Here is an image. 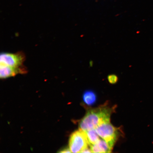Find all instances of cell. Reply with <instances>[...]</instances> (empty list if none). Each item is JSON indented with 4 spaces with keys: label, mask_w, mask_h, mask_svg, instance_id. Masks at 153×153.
I'll list each match as a JSON object with an SVG mask.
<instances>
[{
    "label": "cell",
    "mask_w": 153,
    "mask_h": 153,
    "mask_svg": "<svg viewBox=\"0 0 153 153\" xmlns=\"http://www.w3.org/2000/svg\"><path fill=\"white\" fill-rule=\"evenodd\" d=\"M114 108L104 105L89 110L79 122V129L85 131L95 129L103 123L110 122Z\"/></svg>",
    "instance_id": "1"
},
{
    "label": "cell",
    "mask_w": 153,
    "mask_h": 153,
    "mask_svg": "<svg viewBox=\"0 0 153 153\" xmlns=\"http://www.w3.org/2000/svg\"><path fill=\"white\" fill-rule=\"evenodd\" d=\"M99 136L108 143L112 149L119 136V129L109 122L103 123L95 129Z\"/></svg>",
    "instance_id": "2"
},
{
    "label": "cell",
    "mask_w": 153,
    "mask_h": 153,
    "mask_svg": "<svg viewBox=\"0 0 153 153\" xmlns=\"http://www.w3.org/2000/svg\"><path fill=\"white\" fill-rule=\"evenodd\" d=\"M89 145L85 131L81 129L74 131L71 135L69 148L72 153H79Z\"/></svg>",
    "instance_id": "3"
},
{
    "label": "cell",
    "mask_w": 153,
    "mask_h": 153,
    "mask_svg": "<svg viewBox=\"0 0 153 153\" xmlns=\"http://www.w3.org/2000/svg\"><path fill=\"white\" fill-rule=\"evenodd\" d=\"M25 60V56L22 52L15 53H1L0 56L1 64L14 68H19L24 66L23 63Z\"/></svg>",
    "instance_id": "4"
},
{
    "label": "cell",
    "mask_w": 153,
    "mask_h": 153,
    "mask_svg": "<svg viewBox=\"0 0 153 153\" xmlns=\"http://www.w3.org/2000/svg\"><path fill=\"white\" fill-rule=\"evenodd\" d=\"M0 65V77L1 79L14 76L18 74H25L27 71L24 66L16 68L3 64H1Z\"/></svg>",
    "instance_id": "5"
},
{
    "label": "cell",
    "mask_w": 153,
    "mask_h": 153,
    "mask_svg": "<svg viewBox=\"0 0 153 153\" xmlns=\"http://www.w3.org/2000/svg\"><path fill=\"white\" fill-rule=\"evenodd\" d=\"M92 152L110 153L112 149L104 139H99L95 144L91 145Z\"/></svg>",
    "instance_id": "6"
},
{
    "label": "cell",
    "mask_w": 153,
    "mask_h": 153,
    "mask_svg": "<svg viewBox=\"0 0 153 153\" xmlns=\"http://www.w3.org/2000/svg\"><path fill=\"white\" fill-rule=\"evenodd\" d=\"M82 99L85 104L88 106H91L96 102L97 96L94 91L88 90L84 93Z\"/></svg>",
    "instance_id": "7"
},
{
    "label": "cell",
    "mask_w": 153,
    "mask_h": 153,
    "mask_svg": "<svg viewBox=\"0 0 153 153\" xmlns=\"http://www.w3.org/2000/svg\"><path fill=\"white\" fill-rule=\"evenodd\" d=\"M89 145L95 144L100 139L95 129H92L85 131Z\"/></svg>",
    "instance_id": "8"
},
{
    "label": "cell",
    "mask_w": 153,
    "mask_h": 153,
    "mask_svg": "<svg viewBox=\"0 0 153 153\" xmlns=\"http://www.w3.org/2000/svg\"><path fill=\"white\" fill-rule=\"evenodd\" d=\"M108 80L110 83L112 84H115L117 82L118 78L115 74H110L108 76Z\"/></svg>",
    "instance_id": "9"
},
{
    "label": "cell",
    "mask_w": 153,
    "mask_h": 153,
    "mask_svg": "<svg viewBox=\"0 0 153 153\" xmlns=\"http://www.w3.org/2000/svg\"><path fill=\"white\" fill-rule=\"evenodd\" d=\"M58 152L59 153H70L71 152V151L70 150L69 148H65L61 149Z\"/></svg>",
    "instance_id": "10"
},
{
    "label": "cell",
    "mask_w": 153,
    "mask_h": 153,
    "mask_svg": "<svg viewBox=\"0 0 153 153\" xmlns=\"http://www.w3.org/2000/svg\"><path fill=\"white\" fill-rule=\"evenodd\" d=\"M92 152L91 149H89L88 147L82 150L81 153H91Z\"/></svg>",
    "instance_id": "11"
},
{
    "label": "cell",
    "mask_w": 153,
    "mask_h": 153,
    "mask_svg": "<svg viewBox=\"0 0 153 153\" xmlns=\"http://www.w3.org/2000/svg\"><path fill=\"white\" fill-rule=\"evenodd\" d=\"M90 65H92L93 63L92 62H90Z\"/></svg>",
    "instance_id": "12"
}]
</instances>
